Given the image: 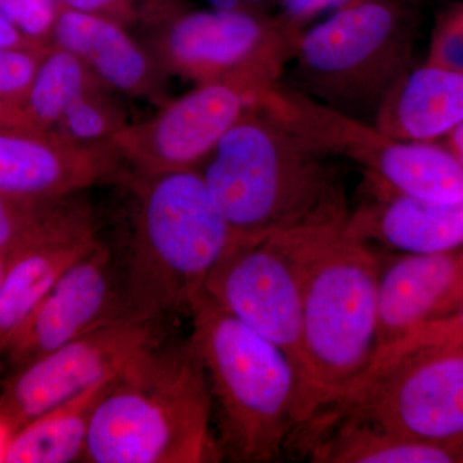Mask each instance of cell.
<instances>
[{
    "label": "cell",
    "instance_id": "obj_18",
    "mask_svg": "<svg viewBox=\"0 0 463 463\" xmlns=\"http://www.w3.org/2000/svg\"><path fill=\"white\" fill-rule=\"evenodd\" d=\"M463 121V74L428 65L411 69L383 99L373 124L392 138L430 142Z\"/></svg>",
    "mask_w": 463,
    "mask_h": 463
},
{
    "label": "cell",
    "instance_id": "obj_31",
    "mask_svg": "<svg viewBox=\"0 0 463 463\" xmlns=\"http://www.w3.org/2000/svg\"><path fill=\"white\" fill-rule=\"evenodd\" d=\"M43 45L30 41L23 33L18 32L7 18L0 14V50H44Z\"/></svg>",
    "mask_w": 463,
    "mask_h": 463
},
{
    "label": "cell",
    "instance_id": "obj_23",
    "mask_svg": "<svg viewBox=\"0 0 463 463\" xmlns=\"http://www.w3.org/2000/svg\"><path fill=\"white\" fill-rule=\"evenodd\" d=\"M96 218L83 194L47 199L0 191V251Z\"/></svg>",
    "mask_w": 463,
    "mask_h": 463
},
{
    "label": "cell",
    "instance_id": "obj_33",
    "mask_svg": "<svg viewBox=\"0 0 463 463\" xmlns=\"http://www.w3.org/2000/svg\"><path fill=\"white\" fill-rule=\"evenodd\" d=\"M0 127L32 129L27 124L25 114H24L20 103L3 99H0Z\"/></svg>",
    "mask_w": 463,
    "mask_h": 463
},
{
    "label": "cell",
    "instance_id": "obj_10",
    "mask_svg": "<svg viewBox=\"0 0 463 463\" xmlns=\"http://www.w3.org/2000/svg\"><path fill=\"white\" fill-rule=\"evenodd\" d=\"M309 227L260 236L236 234L203 286L219 307L288 356L300 380L301 398L303 252Z\"/></svg>",
    "mask_w": 463,
    "mask_h": 463
},
{
    "label": "cell",
    "instance_id": "obj_17",
    "mask_svg": "<svg viewBox=\"0 0 463 463\" xmlns=\"http://www.w3.org/2000/svg\"><path fill=\"white\" fill-rule=\"evenodd\" d=\"M367 183L370 199L347 219V227L359 239L405 254H438L463 245V203H431L405 196L374 179Z\"/></svg>",
    "mask_w": 463,
    "mask_h": 463
},
{
    "label": "cell",
    "instance_id": "obj_2",
    "mask_svg": "<svg viewBox=\"0 0 463 463\" xmlns=\"http://www.w3.org/2000/svg\"><path fill=\"white\" fill-rule=\"evenodd\" d=\"M332 157L252 105L196 170L234 233L260 236L349 218Z\"/></svg>",
    "mask_w": 463,
    "mask_h": 463
},
{
    "label": "cell",
    "instance_id": "obj_25",
    "mask_svg": "<svg viewBox=\"0 0 463 463\" xmlns=\"http://www.w3.org/2000/svg\"><path fill=\"white\" fill-rule=\"evenodd\" d=\"M72 11L109 18L128 29L147 27L181 0H56Z\"/></svg>",
    "mask_w": 463,
    "mask_h": 463
},
{
    "label": "cell",
    "instance_id": "obj_14",
    "mask_svg": "<svg viewBox=\"0 0 463 463\" xmlns=\"http://www.w3.org/2000/svg\"><path fill=\"white\" fill-rule=\"evenodd\" d=\"M111 143L79 145L54 130L0 127V191L23 196L83 194L123 169Z\"/></svg>",
    "mask_w": 463,
    "mask_h": 463
},
{
    "label": "cell",
    "instance_id": "obj_8",
    "mask_svg": "<svg viewBox=\"0 0 463 463\" xmlns=\"http://www.w3.org/2000/svg\"><path fill=\"white\" fill-rule=\"evenodd\" d=\"M339 421L397 437L463 444V349L428 344L373 361L313 426L316 440Z\"/></svg>",
    "mask_w": 463,
    "mask_h": 463
},
{
    "label": "cell",
    "instance_id": "obj_6",
    "mask_svg": "<svg viewBox=\"0 0 463 463\" xmlns=\"http://www.w3.org/2000/svg\"><path fill=\"white\" fill-rule=\"evenodd\" d=\"M414 5L367 0L306 27L298 35L285 84L373 123L383 99L411 70Z\"/></svg>",
    "mask_w": 463,
    "mask_h": 463
},
{
    "label": "cell",
    "instance_id": "obj_13",
    "mask_svg": "<svg viewBox=\"0 0 463 463\" xmlns=\"http://www.w3.org/2000/svg\"><path fill=\"white\" fill-rule=\"evenodd\" d=\"M128 321L114 251L102 239L74 261L18 326L3 352L12 373L70 341Z\"/></svg>",
    "mask_w": 463,
    "mask_h": 463
},
{
    "label": "cell",
    "instance_id": "obj_19",
    "mask_svg": "<svg viewBox=\"0 0 463 463\" xmlns=\"http://www.w3.org/2000/svg\"><path fill=\"white\" fill-rule=\"evenodd\" d=\"M100 223L67 232L27 250L0 285V364L18 326L53 288L67 268L100 239Z\"/></svg>",
    "mask_w": 463,
    "mask_h": 463
},
{
    "label": "cell",
    "instance_id": "obj_22",
    "mask_svg": "<svg viewBox=\"0 0 463 463\" xmlns=\"http://www.w3.org/2000/svg\"><path fill=\"white\" fill-rule=\"evenodd\" d=\"M102 83L72 52L51 45L21 103L30 128L53 130L65 109L91 85Z\"/></svg>",
    "mask_w": 463,
    "mask_h": 463
},
{
    "label": "cell",
    "instance_id": "obj_12",
    "mask_svg": "<svg viewBox=\"0 0 463 463\" xmlns=\"http://www.w3.org/2000/svg\"><path fill=\"white\" fill-rule=\"evenodd\" d=\"M157 341V326L129 321L70 341L11 373L0 392V412L17 431L94 383L116 376Z\"/></svg>",
    "mask_w": 463,
    "mask_h": 463
},
{
    "label": "cell",
    "instance_id": "obj_16",
    "mask_svg": "<svg viewBox=\"0 0 463 463\" xmlns=\"http://www.w3.org/2000/svg\"><path fill=\"white\" fill-rule=\"evenodd\" d=\"M453 251L404 254L381 269L377 353L463 300V251Z\"/></svg>",
    "mask_w": 463,
    "mask_h": 463
},
{
    "label": "cell",
    "instance_id": "obj_30",
    "mask_svg": "<svg viewBox=\"0 0 463 463\" xmlns=\"http://www.w3.org/2000/svg\"><path fill=\"white\" fill-rule=\"evenodd\" d=\"M90 224L76 225V227L69 228V230H63L56 232V233L48 234V236L38 237V239H32L18 242L16 245L11 246V248L2 250L0 251V285H2L3 279H5L12 265L16 263L18 259L23 257L24 254L33 248V246L38 245L43 241L53 239V237L60 236V234L67 233V232L80 230V228L90 227Z\"/></svg>",
    "mask_w": 463,
    "mask_h": 463
},
{
    "label": "cell",
    "instance_id": "obj_7",
    "mask_svg": "<svg viewBox=\"0 0 463 463\" xmlns=\"http://www.w3.org/2000/svg\"><path fill=\"white\" fill-rule=\"evenodd\" d=\"M146 30L145 45L166 75L239 85L258 96L281 83L301 33L279 14L190 9L183 2Z\"/></svg>",
    "mask_w": 463,
    "mask_h": 463
},
{
    "label": "cell",
    "instance_id": "obj_28",
    "mask_svg": "<svg viewBox=\"0 0 463 463\" xmlns=\"http://www.w3.org/2000/svg\"><path fill=\"white\" fill-rule=\"evenodd\" d=\"M428 65L463 74V5L448 12L439 23Z\"/></svg>",
    "mask_w": 463,
    "mask_h": 463
},
{
    "label": "cell",
    "instance_id": "obj_24",
    "mask_svg": "<svg viewBox=\"0 0 463 463\" xmlns=\"http://www.w3.org/2000/svg\"><path fill=\"white\" fill-rule=\"evenodd\" d=\"M114 94L118 93L103 83L91 85L65 109L54 132L79 145H109L129 125Z\"/></svg>",
    "mask_w": 463,
    "mask_h": 463
},
{
    "label": "cell",
    "instance_id": "obj_5",
    "mask_svg": "<svg viewBox=\"0 0 463 463\" xmlns=\"http://www.w3.org/2000/svg\"><path fill=\"white\" fill-rule=\"evenodd\" d=\"M188 343L205 370L223 457L279 461L304 428L300 380L288 356L206 294L192 300Z\"/></svg>",
    "mask_w": 463,
    "mask_h": 463
},
{
    "label": "cell",
    "instance_id": "obj_26",
    "mask_svg": "<svg viewBox=\"0 0 463 463\" xmlns=\"http://www.w3.org/2000/svg\"><path fill=\"white\" fill-rule=\"evenodd\" d=\"M60 8L56 0H0V14L43 47L52 45Z\"/></svg>",
    "mask_w": 463,
    "mask_h": 463
},
{
    "label": "cell",
    "instance_id": "obj_21",
    "mask_svg": "<svg viewBox=\"0 0 463 463\" xmlns=\"http://www.w3.org/2000/svg\"><path fill=\"white\" fill-rule=\"evenodd\" d=\"M307 452L321 463H450L463 461V444L432 443L389 434L364 423L339 421Z\"/></svg>",
    "mask_w": 463,
    "mask_h": 463
},
{
    "label": "cell",
    "instance_id": "obj_15",
    "mask_svg": "<svg viewBox=\"0 0 463 463\" xmlns=\"http://www.w3.org/2000/svg\"><path fill=\"white\" fill-rule=\"evenodd\" d=\"M52 45L72 52L109 90L158 103L167 100L166 74L129 29L109 18L60 8Z\"/></svg>",
    "mask_w": 463,
    "mask_h": 463
},
{
    "label": "cell",
    "instance_id": "obj_1",
    "mask_svg": "<svg viewBox=\"0 0 463 463\" xmlns=\"http://www.w3.org/2000/svg\"><path fill=\"white\" fill-rule=\"evenodd\" d=\"M118 251L114 250L125 316L157 326L190 313L210 270L236 237L203 176L194 170L138 174L120 170Z\"/></svg>",
    "mask_w": 463,
    "mask_h": 463
},
{
    "label": "cell",
    "instance_id": "obj_3",
    "mask_svg": "<svg viewBox=\"0 0 463 463\" xmlns=\"http://www.w3.org/2000/svg\"><path fill=\"white\" fill-rule=\"evenodd\" d=\"M349 219V218H347ZM346 221L307 228L303 252V403L318 422L373 364L379 347L381 260Z\"/></svg>",
    "mask_w": 463,
    "mask_h": 463
},
{
    "label": "cell",
    "instance_id": "obj_20",
    "mask_svg": "<svg viewBox=\"0 0 463 463\" xmlns=\"http://www.w3.org/2000/svg\"><path fill=\"white\" fill-rule=\"evenodd\" d=\"M114 377L94 383L18 429L5 462H84L94 411Z\"/></svg>",
    "mask_w": 463,
    "mask_h": 463
},
{
    "label": "cell",
    "instance_id": "obj_29",
    "mask_svg": "<svg viewBox=\"0 0 463 463\" xmlns=\"http://www.w3.org/2000/svg\"><path fill=\"white\" fill-rule=\"evenodd\" d=\"M367 0H276V8L283 20L303 32L307 24L323 14H334L340 9L358 5ZM417 5L420 0H402Z\"/></svg>",
    "mask_w": 463,
    "mask_h": 463
},
{
    "label": "cell",
    "instance_id": "obj_9",
    "mask_svg": "<svg viewBox=\"0 0 463 463\" xmlns=\"http://www.w3.org/2000/svg\"><path fill=\"white\" fill-rule=\"evenodd\" d=\"M254 105L315 147L352 161L367 178L399 194L431 203H463V165L447 149L399 141L370 121L328 108L283 81L261 91Z\"/></svg>",
    "mask_w": 463,
    "mask_h": 463
},
{
    "label": "cell",
    "instance_id": "obj_32",
    "mask_svg": "<svg viewBox=\"0 0 463 463\" xmlns=\"http://www.w3.org/2000/svg\"><path fill=\"white\" fill-rule=\"evenodd\" d=\"M210 8L224 11H251L270 14L276 8V0H205Z\"/></svg>",
    "mask_w": 463,
    "mask_h": 463
},
{
    "label": "cell",
    "instance_id": "obj_34",
    "mask_svg": "<svg viewBox=\"0 0 463 463\" xmlns=\"http://www.w3.org/2000/svg\"><path fill=\"white\" fill-rule=\"evenodd\" d=\"M14 432L16 430H14V426L5 419V414L0 412V463L5 461L9 444H11Z\"/></svg>",
    "mask_w": 463,
    "mask_h": 463
},
{
    "label": "cell",
    "instance_id": "obj_27",
    "mask_svg": "<svg viewBox=\"0 0 463 463\" xmlns=\"http://www.w3.org/2000/svg\"><path fill=\"white\" fill-rule=\"evenodd\" d=\"M48 48L0 50V99L23 103Z\"/></svg>",
    "mask_w": 463,
    "mask_h": 463
},
{
    "label": "cell",
    "instance_id": "obj_11",
    "mask_svg": "<svg viewBox=\"0 0 463 463\" xmlns=\"http://www.w3.org/2000/svg\"><path fill=\"white\" fill-rule=\"evenodd\" d=\"M258 94L239 85H196L112 138L125 169L138 174L194 170L242 118Z\"/></svg>",
    "mask_w": 463,
    "mask_h": 463
},
{
    "label": "cell",
    "instance_id": "obj_4",
    "mask_svg": "<svg viewBox=\"0 0 463 463\" xmlns=\"http://www.w3.org/2000/svg\"><path fill=\"white\" fill-rule=\"evenodd\" d=\"M213 416L205 370L188 340L157 341L134 356L100 398L84 462L222 461Z\"/></svg>",
    "mask_w": 463,
    "mask_h": 463
},
{
    "label": "cell",
    "instance_id": "obj_35",
    "mask_svg": "<svg viewBox=\"0 0 463 463\" xmlns=\"http://www.w3.org/2000/svg\"><path fill=\"white\" fill-rule=\"evenodd\" d=\"M448 136H449L450 152L455 155L457 160L463 165V121Z\"/></svg>",
    "mask_w": 463,
    "mask_h": 463
}]
</instances>
